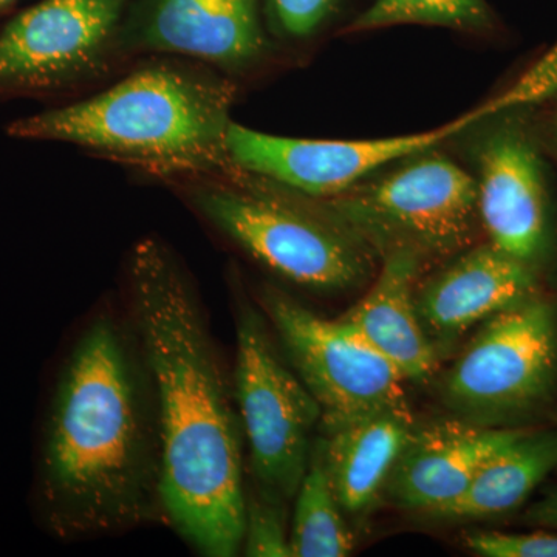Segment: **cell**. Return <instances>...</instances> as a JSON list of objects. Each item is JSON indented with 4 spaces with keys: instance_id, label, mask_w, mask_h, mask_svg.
<instances>
[{
    "instance_id": "cell-1",
    "label": "cell",
    "mask_w": 557,
    "mask_h": 557,
    "mask_svg": "<svg viewBox=\"0 0 557 557\" xmlns=\"http://www.w3.org/2000/svg\"><path fill=\"white\" fill-rule=\"evenodd\" d=\"M32 504L60 541L166 523L156 387L127 310L91 318L54 373Z\"/></svg>"
},
{
    "instance_id": "cell-2",
    "label": "cell",
    "mask_w": 557,
    "mask_h": 557,
    "mask_svg": "<svg viewBox=\"0 0 557 557\" xmlns=\"http://www.w3.org/2000/svg\"><path fill=\"white\" fill-rule=\"evenodd\" d=\"M126 310L156 387L164 519L200 555H239L247 504L239 410L199 293L163 242L135 245Z\"/></svg>"
},
{
    "instance_id": "cell-3",
    "label": "cell",
    "mask_w": 557,
    "mask_h": 557,
    "mask_svg": "<svg viewBox=\"0 0 557 557\" xmlns=\"http://www.w3.org/2000/svg\"><path fill=\"white\" fill-rule=\"evenodd\" d=\"M233 89L170 65L132 73L87 100L14 121L17 138L70 143L163 172H205L228 161Z\"/></svg>"
},
{
    "instance_id": "cell-4",
    "label": "cell",
    "mask_w": 557,
    "mask_h": 557,
    "mask_svg": "<svg viewBox=\"0 0 557 557\" xmlns=\"http://www.w3.org/2000/svg\"><path fill=\"white\" fill-rule=\"evenodd\" d=\"M186 189L201 218L292 284L343 292L370 276L373 249L318 201L218 180H197Z\"/></svg>"
},
{
    "instance_id": "cell-5",
    "label": "cell",
    "mask_w": 557,
    "mask_h": 557,
    "mask_svg": "<svg viewBox=\"0 0 557 557\" xmlns=\"http://www.w3.org/2000/svg\"><path fill=\"white\" fill-rule=\"evenodd\" d=\"M397 164L318 203L384 255L408 249L437 258L471 248L480 226L475 178L437 149Z\"/></svg>"
},
{
    "instance_id": "cell-6",
    "label": "cell",
    "mask_w": 557,
    "mask_h": 557,
    "mask_svg": "<svg viewBox=\"0 0 557 557\" xmlns=\"http://www.w3.org/2000/svg\"><path fill=\"white\" fill-rule=\"evenodd\" d=\"M541 90L530 76L515 89L486 101L445 126L418 134L372 139H311L278 137L248 129L231 121L226 157L234 166L278 188L311 200L333 199L372 177L388 164L437 149L454 135L505 109L536 101Z\"/></svg>"
},
{
    "instance_id": "cell-7",
    "label": "cell",
    "mask_w": 557,
    "mask_h": 557,
    "mask_svg": "<svg viewBox=\"0 0 557 557\" xmlns=\"http://www.w3.org/2000/svg\"><path fill=\"white\" fill-rule=\"evenodd\" d=\"M557 391V304L536 295L486 319L442 384L465 420L494 424L530 416Z\"/></svg>"
},
{
    "instance_id": "cell-8",
    "label": "cell",
    "mask_w": 557,
    "mask_h": 557,
    "mask_svg": "<svg viewBox=\"0 0 557 557\" xmlns=\"http://www.w3.org/2000/svg\"><path fill=\"white\" fill-rule=\"evenodd\" d=\"M234 399L248 440L258 487L287 504L309 467L321 406L274 346L263 318L248 304L236 313Z\"/></svg>"
},
{
    "instance_id": "cell-9",
    "label": "cell",
    "mask_w": 557,
    "mask_h": 557,
    "mask_svg": "<svg viewBox=\"0 0 557 557\" xmlns=\"http://www.w3.org/2000/svg\"><path fill=\"white\" fill-rule=\"evenodd\" d=\"M262 302L289 366L321 406L322 429L408 405L401 373L346 321L319 317L274 288Z\"/></svg>"
},
{
    "instance_id": "cell-10",
    "label": "cell",
    "mask_w": 557,
    "mask_h": 557,
    "mask_svg": "<svg viewBox=\"0 0 557 557\" xmlns=\"http://www.w3.org/2000/svg\"><path fill=\"white\" fill-rule=\"evenodd\" d=\"M123 0H44L0 32V89H38L89 70L108 47Z\"/></svg>"
},
{
    "instance_id": "cell-11",
    "label": "cell",
    "mask_w": 557,
    "mask_h": 557,
    "mask_svg": "<svg viewBox=\"0 0 557 557\" xmlns=\"http://www.w3.org/2000/svg\"><path fill=\"white\" fill-rule=\"evenodd\" d=\"M478 208L487 242L528 265H541L553 244L544 164L519 129L494 132L479 157Z\"/></svg>"
},
{
    "instance_id": "cell-12",
    "label": "cell",
    "mask_w": 557,
    "mask_h": 557,
    "mask_svg": "<svg viewBox=\"0 0 557 557\" xmlns=\"http://www.w3.org/2000/svg\"><path fill=\"white\" fill-rule=\"evenodd\" d=\"M539 269L491 245L465 249L416 293V306L435 347L448 346L498 311L541 295Z\"/></svg>"
},
{
    "instance_id": "cell-13",
    "label": "cell",
    "mask_w": 557,
    "mask_h": 557,
    "mask_svg": "<svg viewBox=\"0 0 557 557\" xmlns=\"http://www.w3.org/2000/svg\"><path fill=\"white\" fill-rule=\"evenodd\" d=\"M523 432L465 418L416 424L388 478V497L399 508L435 516L463 494L487 458Z\"/></svg>"
},
{
    "instance_id": "cell-14",
    "label": "cell",
    "mask_w": 557,
    "mask_h": 557,
    "mask_svg": "<svg viewBox=\"0 0 557 557\" xmlns=\"http://www.w3.org/2000/svg\"><path fill=\"white\" fill-rule=\"evenodd\" d=\"M384 256L375 284L341 319L361 333L405 381L423 383L437 370L438 354L416 306L421 258L408 249Z\"/></svg>"
},
{
    "instance_id": "cell-15",
    "label": "cell",
    "mask_w": 557,
    "mask_h": 557,
    "mask_svg": "<svg viewBox=\"0 0 557 557\" xmlns=\"http://www.w3.org/2000/svg\"><path fill=\"white\" fill-rule=\"evenodd\" d=\"M149 49L240 67L262 53L258 0H157L143 30Z\"/></svg>"
},
{
    "instance_id": "cell-16",
    "label": "cell",
    "mask_w": 557,
    "mask_h": 557,
    "mask_svg": "<svg viewBox=\"0 0 557 557\" xmlns=\"http://www.w3.org/2000/svg\"><path fill=\"white\" fill-rule=\"evenodd\" d=\"M413 428L412 412L405 405L324 429L325 465L347 516L361 518L379 502Z\"/></svg>"
},
{
    "instance_id": "cell-17",
    "label": "cell",
    "mask_w": 557,
    "mask_h": 557,
    "mask_svg": "<svg viewBox=\"0 0 557 557\" xmlns=\"http://www.w3.org/2000/svg\"><path fill=\"white\" fill-rule=\"evenodd\" d=\"M556 468L557 429L525 431L487 458L463 494L434 518L487 519L508 515L522 507Z\"/></svg>"
},
{
    "instance_id": "cell-18",
    "label": "cell",
    "mask_w": 557,
    "mask_h": 557,
    "mask_svg": "<svg viewBox=\"0 0 557 557\" xmlns=\"http://www.w3.org/2000/svg\"><path fill=\"white\" fill-rule=\"evenodd\" d=\"M295 515L289 528L293 557H344L355 547L346 511L341 507L321 440L311 448L309 467L295 496Z\"/></svg>"
},
{
    "instance_id": "cell-19",
    "label": "cell",
    "mask_w": 557,
    "mask_h": 557,
    "mask_svg": "<svg viewBox=\"0 0 557 557\" xmlns=\"http://www.w3.org/2000/svg\"><path fill=\"white\" fill-rule=\"evenodd\" d=\"M421 24L463 32H483L493 24L485 0H375L351 22L348 33Z\"/></svg>"
},
{
    "instance_id": "cell-20",
    "label": "cell",
    "mask_w": 557,
    "mask_h": 557,
    "mask_svg": "<svg viewBox=\"0 0 557 557\" xmlns=\"http://www.w3.org/2000/svg\"><path fill=\"white\" fill-rule=\"evenodd\" d=\"M242 549L256 557H289V531L285 525V504L260 491H247Z\"/></svg>"
},
{
    "instance_id": "cell-21",
    "label": "cell",
    "mask_w": 557,
    "mask_h": 557,
    "mask_svg": "<svg viewBox=\"0 0 557 557\" xmlns=\"http://www.w3.org/2000/svg\"><path fill=\"white\" fill-rule=\"evenodd\" d=\"M468 548L483 557H557V534L480 531L467 539Z\"/></svg>"
},
{
    "instance_id": "cell-22",
    "label": "cell",
    "mask_w": 557,
    "mask_h": 557,
    "mask_svg": "<svg viewBox=\"0 0 557 557\" xmlns=\"http://www.w3.org/2000/svg\"><path fill=\"white\" fill-rule=\"evenodd\" d=\"M336 0H271L278 27L293 38H306L318 30Z\"/></svg>"
},
{
    "instance_id": "cell-23",
    "label": "cell",
    "mask_w": 557,
    "mask_h": 557,
    "mask_svg": "<svg viewBox=\"0 0 557 557\" xmlns=\"http://www.w3.org/2000/svg\"><path fill=\"white\" fill-rule=\"evenodd\" d=\"M523 520L528 525L555 528L557 530V490L549 491L547 496L531 505L527 509Z\"/></svg>"
},
{
    "instance_id": "cell-24",
    "label": "cell",
    "mask_w": 557,
    "mask_h": 557,
    "mask_svg": "<svg viewBox=\"0 0 557 557\" xmlns=\"http://www.w3.org/2000/svg\"><path fill=\"white\" fill-rule=\"evenodd\" d=\"M14 0H0V10L5 9V7H9L10 3H13Z\"/></svg>"
},
{
    "instance_id": "cell-25",
    "label": "cell",
    "mask_w": 557,
    "mask_h": 557,
    "mask_svg": "<svg viewBox=\"0 0 557 557\" xmlns=\"http://www.w3.org/2000/svg\"><path fill=\"white\" fill-rule=\"evenodd\" d=\"M556 424H557V416H556ZM557 429V428H556Z\"/></svg>"
}]
</instances>
